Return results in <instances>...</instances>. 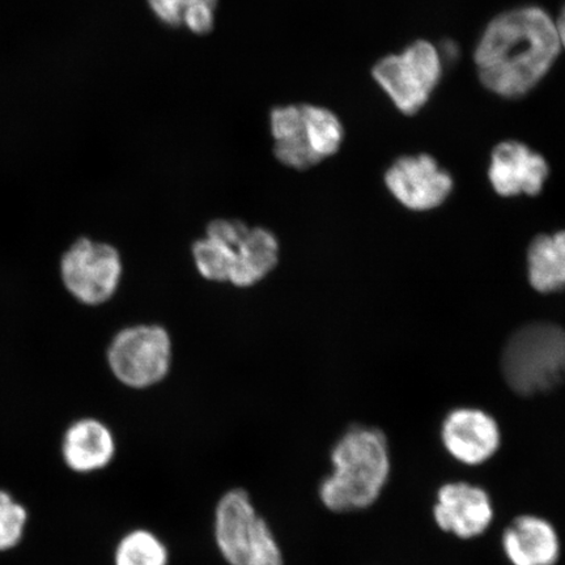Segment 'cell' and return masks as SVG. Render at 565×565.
Wrapping results in <instances>:
<instances>
[{
    "mask_svg": "<svg viewBox=\"0 0 565 565\" xmlns=\"http://www.w3.org/2000/svg\"><path fill=\"white\" fill-rule=\"evenodd\" d=\"M561 53L554 17L541 6L521 4L489 21L472 60L480 84L512 102L532 94Z\"/></svg>",
    "mask_w": 565,
    "mask_h": 565,
    "instance_id": "6da1fadb",
    "label": "cell"
},
{
    "mask_svg": "<svg viewBox=\"0 0 565 565\" xmlns=\"http://www.w3.org/2000/svg\"><path fill=\"white\" fill-rule=\"evenodd\" d=\"M151 10L162 23L171 26L183 24V10L180 0H148Z\"/></svg>",
    "mask_w": 565,
    "mask_h": 565,
    "instance_id": "44dd1931",
    "label": "cell"
},
{
    "mask_svg": "<svg viewBox=\"0 0 565 565\" xmlns=\"http://www.w3.org/2000/svg\"><path fill=\"white\" fill-rule=\"evenodd\" d=\"M279 260V243L265 228H249L235 247L230 281L239 288L252 287L273 273Z\"/></svg>",
    "mask_w": 565,
    "mask_h": 565,
    "instance_id": "5bb4252c",
    "label": "cell"
},
{
    "mask_svg": "<svg viewBox=\"0 0 565 565\" xmlns=\"http://www.w3.org/2000/svg\"><path fill=\"white\" fill-rule=\"evenodd\" d=\"M555 19L557 38H559L562 51H565V3Z\"/></svg>",
    "mask_w": 565,
    "mask_h": 565,
    "instance_id": "7402d4cb",
    "label": "cell"
},
{
    "mask_svg": "<svg viewBox=\"0 0 565 565\" xmlns=\"http://www.w3.org/2000/svg\"><path fill=\"white\" fill-rule=\"evenodd\" d=\"M117 454L115 434L105 423L94 418L74 422L62 440V457L70 470L79 475L102 471Z\"/></svg>",
    "mask_w": 565,
    "mask_h": 565,
    "instance_id": "4fadbf2b",
    "label": "cell"
},
{
    "mask_svg": "<svg viewBox=\"0 0 565 565\" xmlns=\"http://www.w3.org/2000/svg\"><path fill=\"white\" fill-rule=\"evenodd\" d=\"M501 547L512 565H556L562 555L557 530L535 514L514 519L501 536Z\"/></svg>",
    "mask_w": 565,
    "mask_h": 565,
    "instance_id": "7c38bea8",
    "label": "cell"
},
{
    "mask_svg": "<svg viewBox=\"0 0 565 565\" xmlns=\"http://www.w3.org/2000/svg\"><path fill=\"white\" fill-rule=\"evenodd\" d=\"M548 174L545 157L524 141L504 140L492 150L489 179L494 192L501 196L539 195Z\"/></svg>",
    "mask_w": 565,
    "mask_h": 565,
    "instance_id": "8fae6325",
    "label": "cell"
},
{
    "mask_svg": "<svg viewBox=\"0 0 565 565\" xmlns=\"http://www.w3.org/2000/svg\"><path fill=\"white\" fill-rule=\"evenodd\" d=\"M445 451L458 463L480 466L498 454L501 433L497 420L480 408L459 407L441 424Z\"/></svg>",
    "mask_w": 565,
    "mask_h": 565,
    "instance_id": "30bf717a",
    "label": "cell"
},
{
    "mask_svg": "<svg viewBox=\"0 0 565 565\" xmlns=\"http://www.w3.org/2000/svg\"><path fill=\"white\" fill-rule=\"evenodd\" d=\"M238 243L228 244L209 236L198 239L193 246V257L202 277L211 281H230Z\"/></svg>",
    "mask_w": 565,
    "mask_h": 565,
    "instance_id": "ac0fdd59",
    "label": "cell"
},
{
    "mask_svg": "<svg viewBox=\"0 0 565 565\" xmlns=\"http://www.w3.org/2000/svg\"><path fill=\"white\" fill-rule=\"evenodd\" d=\"M303 127L318 160L334 157L344 140V127L335 113L315 105H301Z\"/></svg>",
    "mask_w": 565,
    "mask_h": 565,
    "instance_id": "2e32d148",
    "label": "cell"
},
{
    "mask_svg": "<svg viewBox=\"0 0 565 565\" xmlns=\"http://www.w3.org/2000/svg\"><path fill=\"white\" fill-rule=\"evenodd\" d=\"M530 285L550 294L565 288V231L535 237L527 250Z\"/></svg>",
    "mask_w": 565,
    "mask_h": 565,
    "instance_id": "9a60e30c",
    "label": "cell"
},
{
    "mask_svg": "<svg viewBox=\"0 0 565 565\" xmlns=\"http://www.w3.org/2000/svg\"><path fill=\"white\" fill-rule=\"evenodd\" d=\"M180 4L182 7L183 13H185L189 9L198 4H209L212 7H216L217 0H180Z\"/></svg>",
    "mask_w": 565,
    "mask_h": 565,
    "instance_id": "603a6c76",
    "label": "cell"
},
{
    "mask_svg": "<svg viewBox=\"0 0 565 565\" xmlns=\"http://www.w3.org/2000/svg\"><path fill=\"white\" fill-rule=\"evenodd\" d=\"M501 370L520 395L553 391L565 381V330L547 322L522 327L505 344Z\"/></svg>",
    "mask_w": 565,
    "mask_h": 565,
    "instance_id": "3957f363",
    "label": "cell"
},
{
    "mask_svg": "<svg viewBox=\"0 0 565 565\" xmlns=\"http://www.w3.org/2000/svg\"><path fill=\"white\" fill-rule=\"evenodd\" d=\"M28 524V512L23 504L9 492L0 490V553L19 546Z\"/></svg>",
    "mask_w": 565,
    "mask_h": 565,
    "instance_id": "d6986e66",
    "label": "cell"
},
{
    "mask_svg": "<svg viewBox=\"0 0 565 565\" xmlns=\"http://www.w3.org/2000/svg\"><path fill=\"white\" fill-rule=\"evenodd\" d=\"M169 559L164 541L147 529L126 533L115 551V565H169Z\"/></svg>",
    "mask_w": 565,
    "mask_h": 565,
    "instance_id": "e0dca14e",
    "label": "cell"
},
{
    "mask_svg": "<svg viewBox=\"0 0 565 565\" xmlns=\"http://www.w3.org/2000/svg\"><path fill=\"white\" fill-rule=\"evenodd\" d=\"M494 510L490 493L469 482L445 483L434 505L436 525L459 540H475L492 525Z\"/></svg>",
    "mask_w": 565,
    "mask_h": 565,
    "instance_id": "9c48e42d",
    "label": "cell"
},
{
    "mask_svg": "<svg viewBox=\"0 0 565 565\" xmlns=\"http://www.w3.org/2000/svg\"><path fill=\"white\" fill-rule=\"evenodd\" d=\"M61 275L63 285L77 301L100 306L117 292L122 259L116 247L81 238L63 256Z\"/></svg>",
    "mask_w": 565,
    "mask_h": 565,
    "instance_id": "52a82bcc",
    "label": "cell"
},
{
    "mask_svg": "<svg viewBox=\"0 0 565 565\" xmlns=\"http://www.w3.org/2000/svg\"><path fill=\"white\" fill-rule=\"evenodd\" d=\"M215 9L209 4H198L183 13V24L196 34H206L212 31L215 23Z\"/></svg>",
    "mask_w": 565,
    "mask_h": 565,
    "instance_id": "ffe728a7",
    "label": "cell"
},
{
    "mask_svg": "<svg viewBox=\"0 0 565 565\" xmlns=\"http://www.w3.org/2000/svg\"><path fill=\"white\" fill-rule=\"evenodd\" d=\"M385 183L395 200L414 211L439 207L454 189L450 173L428 153L395 160L385 173Z\"/></svg>",
    "mask_w": 565,
    "mask_h": 565,
    "instance_id": "ba28073f",
    "label": "cell"
},
{
    "mask_svg": "<svg viewBox=\"0 0 565 565\" xmlns=\"http://www.w3.org/2000/svg\"><path fill=\"white\" fill-rule=\"evenodd\" d=\"M214 539L228 565H285L277 536L245 490L233 489L218 500Z\"/></svg>",
    "mask_w": 565,
    "mask_h": 565,
    "instance_id": "277c9868",
    "label": "cell"
},
{
    "mask_svg": "<svg viewBox=\"0 0 565 565\" xmlns=\"http://www.w3.org/2000/svg\"><path fill=\"white\" fill-rule=\"evenodd\" d=\"M108 363L118 381L132 388L158 385L172 364V342L158 324L119 331L108 349Z\"/></svg>",
    "mask_w": 565,
    "mask_h": 565,
    "instance_id": "8992f818",
    "label": "cell"
},
{
    "mask_svg": "<svg viewBox=\"0 0 565 565\" xmlns=\"http://www.w3.org/2000/svg\"><path fill=\"white\" fill-rule=\"evenodd\" d=\"M444 70L440 47L420 39L374 63L372 76L395 109L415 116L440 86Z\"/></svg>",
    "mask_w": 565,
    "mask_h": 565,
    "instance_id": "5b68a950",
    "label": "cell"
},
{
    "mask_svg": "<svg viewBox=\"0 0 565 565\" xmlns=\"http://www.w3.org/2000/svg\"><path fill=\"white\" fill-rule=\"evenodd\" d=\"M331 472L318 489L327 510L351 513L380 499L391 477V449L383 430L353 426L339 437L330 454Z\"/></svg>",
    "mask_w": 565,
    "mask_h": 565,
    "instance_id": "7a4b0ae2",
    "label": "cell"
}]
</instances>
